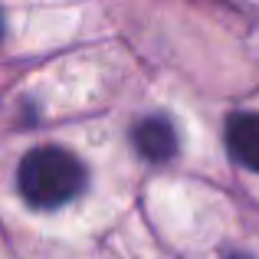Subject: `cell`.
Listing matches in <instances>:
<instances>
[{"instance_id":"6da1fadb","label":"cell","mask_w":259,"mask_h":259,"mask_svg":"<svg viewBox=\"0 0 259 259\" xmlns=\"http://www.w3.org/2000/svg\"><path fill=\"white\" fill-rule=\"evenodd\" d=\"M20 194L39 210H53L69 203L85 187V167L66 148H33L20 161Z\"/></svg>"},{"instance_id":"7a4b0ae2","label":"cell","mask_w":259,"mask_h":259,"mask_svg":"<svg viewBox=\"0 0 259 259\" xmlns=\"http://www.w3.org/2000/svg\"><path fill=\"white\" fill-rule=\"evenodd\" d=\"M227 148L236 164L259 171V112H236L227 121Z\"/></svg>"},{"instance_id":"3957f363","label":"cell","mask_w":259,"mask_h":259,"mask_svg":"<svg viewBox=\"0 0 259 259\" xmlns=\"http://www.w3.org/2000/svg\"><path fill=\"white\" fill-rule=\"evenodd\" d=\"M135 138V148L141 151V158L154 161V164H161V161H171L177 154V132L171 121L164 118H145L135 125L132 132Z\"/></svg>"},{"instance_id":"277c9868","label":"cell","mask_w":259,"mask_h":259,"mask_svg":"<svg viewBox=\"0 0 259 259\" xmlns=\"http://www.w3.org/2000/svg\"><path fill=\"white\" fill-rule=\"evenodd\" d=\"M0 36H4V20H0Z\"/></svg>"}]
</instances>
